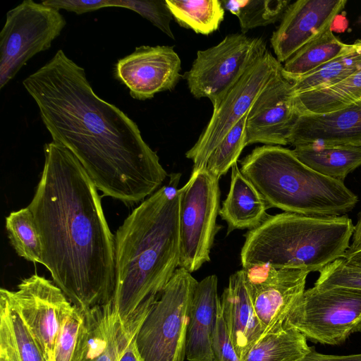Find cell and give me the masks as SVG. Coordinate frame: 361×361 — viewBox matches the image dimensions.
<instances>
[{
	"mask_svg": "<svg viewBox=\"0 0 361 361\" xmlns=\"http://www.w3.org/2000/svg\"><path fill=\"white\" fill-rule=\"evenodd\" d=\"M23 85L53 141L76 157L104 196L130 206L163 183L168 173L137 124L97 96L85 69L63 50Z\"/></svg>",
	"mask_w": 361,
	"mask_h": 361,
	"instance_id": "6da1fadb",
	"label": "cell"
},
{
	"mask_svg": "<svg viewBox=\"0 0 361 361\" xmlns=\"http://www.w3.org/2000/svg\"><path fill=\"white\" fill-rule=\"evenodd\" d=\"M40 180L28 204L42 248V264L82 311L113 300L115 236L101 197L76 157L51 142L44 147Z\"/></svg>",
	"mask_w": 361,
	"mask_h": 361,
	"instance_id": "7a4b0ae2",
	"label": "cell"
},
{
	"mask_svg": "<svg viewBox=\"0 0 361 361\" xmlns=\"http://www.w3.org/2000/svg\"><path fill=\"white\" fill-rule=\"evenodd\" d=\"M178 179L171 178L141 202L115 236L112 303L123 324L141 325L179 267Z\"/></svg>",
	"mask_w": 361,
	"mask_h": 361,
	"instance_id": "3957f363",
	"label": "cell"
},
{
	"mask_svg": "<svg viewBox=\"0 0 361 361\" xmlns=\"http://www.w3.org/2000/svg\"><path fill=\"white\" fill-rule=\"evenodd\" d=\"M354 231L347 215L317 216L283 212L250 230L240 252L243 268L268 264L276 268L319 271L343 257Z\"/></svg>",
	"mask_w": 361,
	"mask_h": 361,
	"instance_id": "277c9868",
	"label": "cell"
},
{
	"mask_svg": "<svg viewBox=\"0 0 361 361\" xmlns=\"http://www.w3.org/2000/svg\"><path fill=\"white\" fill-rule=\"evenodd\" d=\"M240 166L268 208L307 216H341L358 201L344 182L314 171L293 150L279 145L255 147Z\"/></svg>",
	"mask_w": 361,
	"mask_h": 361,
	"instance_id": "5b68a950",
	"label": "cell"
},
{
	"mask_svg": "<svg viewBox=\"0 0 361 361\" xmlns=\"http://www.w3.org/2000/svg\"><path fill=\"white\" fill-rule=\"evenodd\" d=\"M197 282L185 269L176 270L135 336L143 361H184L190 307Z\"/></svg>",
	"mask_w": 361,
	"mask_h": 361,
	"instance_id": "8992f818",
	"label": "cell"
},
{
	"mask_svg": "<svg viewBox=\"0 0 361 361\" xmlns=\"http://www.w3.org/2000/svg\"><path fill=\"white\" fill-rule=\"evenodd\" d=\"M179 190V267L192 273L210 261V251L219 229V178L204 167L192 171L188 181Z\"/></svg>",
	"mask_w": 361,
	"mask_h": 361,
	"instance_id": "52a82bcc",
	"label": "cell"
},
{
	"mask_svg": "<svg viewBox=\"0 0 361 361\" xmlns=\"http://www.w3.org/2000/svg\"><path fill=\"white\" fill-rule=\"evenodd\" d=\"M283 326L297 329L313 342L341 344L351 334L361 331V290L309 288L291 310Z\"/></svg>",
	"mask_w": 361,
	"mask_h": 361,
	"instance_id": "ba28073f",
	"label": "cell"
},
{
	"mask_svg": "<svg viewBox=\"0 0 361 361\" xmlns=\"http://www.w3.org/2000/svg\"><path fill=\"white\" fill-rule=\"evenodd\" d=\"M267 51L262 38L243 33L228 35L216 45L198 51L185 75L190 93L208 98L216 106Z\"/></svg>",
	"mask_w": 361,
	"mask_h": 361,
	"instance_id": "9c48e42d",
	"label": "cell"
},
{
	"mask_svg": "<svg viewBox=\"0 0 361 361\" xmlns=\"http://www.w3.org/2000/svg\"><path fill=\"white\" fill-rule=\"evenodd\" d=\"M66 24L59 10L32 0L8 11L0 32V89L29 59L49 49Z\"/></svg>",
	"mask_w": 361,
	"mask_h": 361,
	"instance_id": "30bf717a",
	"label": "cell"
},
{
	"mask_svg": "<svg viewBox=\"0 0 361 361\" xmlns=\"http://www.w3.org/2000/svg\"><path fill=\"white\" fill-rule=\"evenodd\" d=\"M282 64L268 50L213 107L212 116L196 143L185 154L192 171L207 167L214 150L245 115L267 84L282 71Z\"/></svg>",
	"mask_w": 361,
	"mask_h": 361,
	"instance_id": "8fae6325",
	"label": "cell"
},
{
	"mask_svg": "<svg viewBox=\"0 0 361 361\" xmlns=\"http://www.w3.org/2000/svg\"><path fill=\"white\" fill-rule=\"evenodd\" d=\"M35 339L47 361L55 360V347L61 322L73 305L62 290L44 276L33 274L16 290L1 288Z\"/></svg>",
	"mask_w": 361,
	"mask_h": 361,
	"instance_id": "7c38bea8",
	"label": "cell"
},
{
	"mask_svg": "<svg viewBox=\"0 0 361 361\" xmlns=\"http://www.w3.org/2000/svg\"><path fill=\"white\" fill-rule=\"evenodd\" d=\"M242 269L264 335L281 329L305 290L310 272L302 269L276 268L268 264H255Z\"/></svg>",
	"mask_w": 361,
	"mask_h": 361,
	"instance_id": "4fadbf2b",
	"label": "cell"
},
{
	"mask_svg": "<svg viewBox=\"0 0 361 361\" xmlns=\"http://www.w3.org/2000/svg\"><path fill=\"white\" fill-rule=\"evenodd\" d=\"M299 116L292 82L281 73L261 92L247 114V146L255 143L289 144Z\"/></svg>",
	"mask_w": 361,
	"mask_h": 361,
	"instance_id": "5bb4252c",
	"label": "cell"
},
{
	"mask_svg": "<svg viewBox=\"0 0 361 361\" xmlns=\"http://www.w3.org/2000/svg\"><path fill=\"white\" fill-rule=\"evenodd\" d=\"M180 70L181 61L173 47L142 45L117 61L115 76L129 89L133 98L146 100L173 90Z\"/></svg>",
	"mask_w": 361,
	"mask_h": 361,
	"instance_id": "9a60e30c",
	"label": "cell"
},
{
	"mask_svg": "<svg viewBox=\"0 0 361 361\" xmlns=\"http://www.w3.org/2000/svg\"><path fill=\"white\" fill-rule=\"evenodd\" d=\"M345 0H298L286 8L270 42L276 59L286 62L327 30L345 8Z\"/></svg>",
	"mask_w": 361,
	"mask_h": 361,
	"instance_id": "2e32d148",
	"label": "cell"
},
{
	"mask_svg": "<svg viewBox=\"0 0 361 361\" xmlns=\"http://www.w3.org/2000/svg\"><path fill=\"white\" fill-rule=\"evenodd\" d=\"M82 312L72 361H120L139 329L123 324L112 301Z\"/></svg>",
	"mask_w": 361,
	"mask_h": 361,
	"instance_id": "e0dca14e",
	"label": "cell"
},
{
	"mask_svg": "<svg viewBox=\"0 0 361 361\" xmlns=\"http://www.w3.org/2000/svg\"><path fill=\"white\" fill-rule=\"evenodd\" d=\"M289 144L361 147V102L328 113L300 114Z\"/></svg>",
	"mask_w": 361,
	"mask_h": 361,
	"instance_id": "ac0fdd59",
	"label": "cell"
},
{
	"mask_svg": "<svg viewBox=\"0 0 361 361\" xmlns=\"http://www.w3.org/2000/svg\"><path fill=\"white\" fill-rule=\"evenodd\" d=\"M220 300L228 335L243 361L248 351L263 336L264 329L247 290L243 269L231 275Z\"/></svg>",
	"mask_w": 361,
	"mask_h": 361,
	"instance_id": "d6986e66",
	"label": "cell"
},
{
	"mask_svg": "<svg viewBox=\"0 0 361 361\" xmlns=\"http://www.w3.org/2000/svg\"><path fill=\"white\" fill-rule=\"evenodd\" d=\"M219 303L216 275L197 282L190 303L186 334L185 357L188 361H214L212 337Z\"/></svg>",
	"mask_w": 361,
	"mask_h": 361,
	"instance_id": "ffe728a7",
	"label": "cell"
},
{
	"mask_svg": "<svg viewBox=\"0 0 361 361\" xmlns=\"http://www.w3.org/2000/svg\"><path fill=\"white\" fill-rule=\"evenodd\" d=\"M264 198L241 173L238 164L231 167V185L219 214L228 225L227 235L236 229H253L269 215Z\"/></svg>",
	"mask_w": 361,
	"mask_h": 361,
	"instance_id": "44dd1931",
	"label": "cell"
},
{
	"mask_svg": "<svg viewBox=\"0 0 361 361\" xmlns=\"http://www.w3.org/2000/svg\"><path fill=\"white\" fill-rule=\"evenodd\" d=\"M293 152L314 171L342 182L361 166V147L358 146L309 144L296 146Z\"/></svg>",
	"mask_w": 361,
	"mask_h": 361,
	"instance_id": "7402d4cb",
	"label": "cell"
},
{
	"mask_svg": "<svg viewBox=\"0 0 361 361\" xmlns=\"http://www.w3.org/2000/svg\"><path fill=\"white\" fill-rule=\"evenodd\" d=\"M0 361H47L18 314L1 295Z\"/></svg>",
	"mask_w": 361,
	"mask_h": 361,
	"instance_id": "603a6c76",
	"label": "cell"
},
{
	"mask_svg": "<svg viewBox=\"0 0 361 361\" xmlns=\"http://www.w3.org/2000/svg\"><path fill=\"white\" fill-rule=\"evenodd\" d=\"M352 47L353 44L343 42L329 28L288 59L283 66L282 75L291 82L346 52Z\"/></svg>",
	"mask_w": 361,
	"mask_h": 361,
	"instance_id": "cb8c5ba5",
	"label": "cell"
},
{
	"mask_svg": "<svg viewBox=\"0 0 361 361\" xmlns=\"http://www.w3.org/2000/svg\"><path fill=\"white\" fill-rule=\"evenodd\" d=\"M300 114H324L361 102V68L331 87L295 94Z\"/></svg>",
	"mask_w": 361,
	"mask_h": 361,
	"instance_id": "d4e9b609",
	"label": "cell"
},
{
	"mask_svg": "<svg viewBox=\"0 0 361 361\" xmlns=\"http://www.w3.org/2000/svg\"><path fill=\"white\" fill-rule=\"evenodd\" d=\"M361 68V39L350 49L312 72L291 81L295 94L334 85Z\"/></svg>",
	"mask_w": 361,
	"mask_h": 361,
	"instance_id": "484cf974",
	"label": "cell"
},
{
	"mask_svg": "<svg viewBox=\"0 0 361 361\" xmlns=\"http://www.w3.org/2000/svg\"><path fill=\"white\" fill-rule=\"evenodd\" d=\"M307 338L285 326L264 334L248 351L243 361H298L309 352Z\"/></svg>",
	"mask_w": 361,
	"mask_h": 361,
	"instance_id": "4316f807",
	"label": "cell"
},
{
	"mask_svg": "<svg viewBox=\"0 0 361 361\" xmlns=\"http://www.w3.org/2000/svg\"><path fill=\"white\" fill-rule=\"evenodd\" d=\"M176 21L197 34L208 35L217 30L225 8L219 0H166Z\"/></svg>",
	"mask_w": 361,
	"mask_h": 361,
	"instance_id": "83f0119b",
	"label": "cell"
},
{
	"mask_svg": "<svg viewBox=\"0 0 361 361\" xmlns=\"http://www.w3.org/2000/svg\"><path fill=\"white\" fill-rule=\"evenodd\" d=\"M6 230L11 245L19 257L42 264L41 238L28 207L11 212L6 217Z\"/></svg>",
	"mask_w": 361,
	"mask_h": 361,
	"instance_id": "f1b7e54d",
	"label": "cell"
},
{
	"mask_svg": "<svg viewBox=\"0 0 361 361\" xmlns=\"http://www.w3.org/2000/svg\"><path fill=\"white\" fill-rule=\"evenodd\" d=\"M224 8L239 20L241 33L281 20L289 0H223Z\"/></svg>",
	"mask_w": 361,
	"mask_h": 361,
	"instance_id": "f546056e",
	"label": "cell"
},
{
	"mask_svg": "<svg viewBox=\"0 0 361 361\" xmlns=\"http://www.w3.org/2000/svg\"><path fill=\"white\" fill-rule=\"evenodd\" d=\"M247 115L243 116L229 131L210 155L207 163L208 171L217 177L226 174L237 163L246 143Z\"/></svg>",
	"mask_w": 361,
	"mask_h": 361,
	"instance_id": "4dcf8cb0",
	"label": "cell"
},
{
	"mask_svg": "<svg viewBox=\"0 0 361 361\" xmlns=\"http://www.w3.org/2000/svg\"><path fill=\"white\" fill-rule=\"evenodd\" d=\"M314 287L320 291L335 288L361 290V268L348 264L343 257L338 258L319 271Z\"/></svg>",
	"mask_w": 361,
	"mask_h": 361,
	"instance_id": "1f68e13d",
	"label": "cell"
},
{
	"mask_svg": "<svg viewBox=\"0 0 361 361\" xmlns=\"http://www.w3.org/2000/svg\"><path fill=\"white\" fill-rule=\"evenodd\" d=\"M83 312L73 305L63 318L55 347L56 361H72L77 345Z\"/></svg>",
	"mask_w": 361,
	"mask_h": 361,
	"instance_id": "d6a6232c",
	"label": "cell"
},
{
	"mask_svg": "<svg viewBox=\"0 0 361 361\" xmlns=\"http://www.w3.org/2000/svg\"><path fill=\"white\" fill-rule=\"evenodd\" d=\"M118 7L130 9L149 20L169 37L174 39L170 23L173 16L166 0L133 1L117 0Z\"/></svg>",
	"mask_w": 361,
	"mask_h": 361,
	"instance_id": "836d02e7",
	"label": "cell"
},
{
	"mask_svg": "<svg viewBox=\"0 0 361 361\" xmlns=\"http://www.w3.org/2000/svg\"><path fill=\"white\" fill-rule=\"evenodd\" d=\"M214 361H242L228 335L221 307L218 306L212 337Z\"/></svg>",
	"mask_w": 361,
	"mask_h": 361,
	"instance_id": "e575fe53",
	"label": "cell"
},
{
	"mask_svg": "<svg viewBox=\"0 0 361 361\" xmlns=\"http://www.w3.org/2000/svg\"><path fill=\"white\" fill-rule=\"evenodd\" d=\"M55 9H65L82 14L104 7H118L117 0H47L42 2Z\"/></svg>",
	"mask_w": 361,
	"mask_h": 361,
	"instance_id": "d590c367",
	"label": "cell"
},
{
	"mask_svg": "<svg viewBox=\"0 0 361 361\" xmlns=\"http://www.w3.org/2000/svg\"><path fill=\"white\" fill-rule=\"evenodd\" d=\"M298 361H361V353L347 355H326L316 351L314 347Z\"/></svg>",
	"mask_w": 361,
	"mask_h": 361,
	"instance_id": "8d00e7d4",
	"label": "cell"
},
{
	"mask_svg": "<svg viewBox=\"0 0 361 361\" xmlns=\"http://www.w3.org/2000/svg\"><path fill=\"white\" fill-rule=\"evenodd\" d=\"M361 248V210L358 214V219L355 226H354V231L352 236V243L347 252Z\"/></svg>",
	"mask_w": 361,
	"mask_h": 361,
	"instance_id": "74e56055",
	"label": "cell"
},
{
	"mask_svg": "<svg viewBox=\"0 0 361 361\" xmlns=\"http://www.w3.org/2000/svg\"><path fill=\"white\" fill-rule=\"evenodd\" d=\"M120 361H143L137 350L135 338L126 348Z\"/></svg>",
	"mask_w": 361,
	"mask_h": 361,
	"instance_id": "f35d334b",
	"label": "cell"
},
{
	"mask_svg": "<svg viewBox=\"0 0 361 361\" xmlns=\"http://www.w3.org/2000/svg\"><path fill=\"white\" fill-rule=\"evenodd\" d=\"M343 258L348 264L361 268V248L347 252Z\"/></svg>",
	"mask_w": 361,
	"mask_h": 361,
	"instance_id": "ab89813d",
	"label": "cell"
}]
</instances>
